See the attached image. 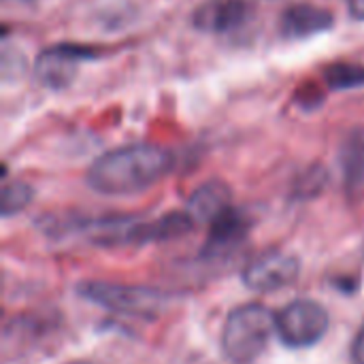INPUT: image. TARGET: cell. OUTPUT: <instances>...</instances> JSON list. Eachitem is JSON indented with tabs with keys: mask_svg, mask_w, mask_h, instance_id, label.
I'll return each mask as SVG.
<instances>
[{
	"mask_svg": "<svg viewBox=\"0 0 364 364\" xmlns=\"http://www.w3.org/2000/svg\"><path fill=\"white\" fill-rule=\"evenodd\" d=\"M94 58L92 49L85 47H75V45H58L47 49L38 62H36V73L43 83L49 87H62L68 85L70 79L75 77L77 64L81 60Z\"/></svg>",
	"mask_w": 364,
	"mask_h": 364,
	"instance_id": "cell-8",
	"label": "cell"
},
{
	"mask_svg": "<svg viewBox=\"0 0 364 364\" xmlns=\"http://www.w3.org/2000/svg\"><path fill=\"white\" fill-rule=\"evenodd\" d=\"M250 228H252V220L243 211H239L235 207H228L224 213H220L211 222L209 237H207V243L203 247V256L205 258H224V256H228L230 252H235L247 239Z\"/></svg>",
	"mask_w": 364,
	"mask_h": 364,
	"instance_id": "cell-6",
	"label": "cell"
},
{
	"mask_svg": "<svg viewBox=\"0 0 364 364\" xmlns=\"http://www.w3.org/2000/svg\"><path fill=\"white\" fill-rule=\"evenodd\" d=\"M350 354H352V363L364 364V322H363V326L358 328V333H356L354 341H352V350H350Z\"/></svg>",
	"mask_w": 364,
	"mask_h": 364,
	"instance_id": "cell-14",
	"label": "cell"
},
{
	"mask_svg": "<svg viewBox=\"0 0 364 364\" xmlns=\"http://www.w3.org/2000/svg\"><path fill=\"white\" fill-rule=\"evenodd\" d=\"M333 26V13L314 4H294L282 15V32L290 38H305Z\"/></svg>",
	"mask_w": 364,
	"mask_h": 364,
	"instance_id": "cell-9",
	"label": "cell"
},
{
	"mask_svg": "<svg viewBox=\"0 0 364 364\" xmlns=\"http://www.w3.org/2000/svg\"><path fill=\"white\" fill-rule=\"evenodd\" d=\"M324 81L331 90H352L364 85V66L360 64H333L324 70Z\"/></svg>",
	"mask_w": 364,
	"mask_h": 364,
	"instance_id": "cell-12",
	"label": "cell"
},
{
	"mask_svg": "<svg viewBox=\"0 0 364 364\" xmlns=\"http://www.w3.org/2000/svg\"><path fill=\"white\" fill-rule=\"evenodd\" d=\"M66 364H98V363H92V360H73V363H66Z\"/></svg>",
	"mask_w": 364,
	"mask_h": 364,
	"instance_id": "cell-16",
	"label": "cell"
},
{
	"mask_svg": "<svg viewBox=\"0 0 364 364\" xmlns=\"http://www.w3.org/2000/svg\"><path fill=\"white\" fill-rule=\"evenodd\" d=\"M301 260L294 254L271 250L252 260L243 271V284L252 292H275L299 279Z\"/></svg>",
	"mask_w": 364,
	"mask_h": 364,
	"instance_id": "cell-5",
	"label": "cell"
},
{
	"mask_svg": "<svg viewBox=\"0 0 364 364\" xmlns=\"http://www.w3.org/2000/svg\"><path fill=\"white\" fill-rule=\"evenodd\" d=\"M34 196V190L28 183L15 181V183H6L0 192V213L2 218H11L15 213H19L21 209H26L30 205Z\"/></svg>",
	"mask_w": 364,
	"mask_h": 364,
	"instance_id": "cell-13",
	"label": "cell"
},
{
	"mask_svg": "<svg viewBox=\"0 0 364 364\" xmlns=\"http://www.w3.org/2000/svg\"><path fill=\"white\" fill-rule=\"evenodd\" d=\"M341 164L346 171V183L352 192L364 190V132H356L348 139L341 149Z\"/></svg>",
	"mask_w": 364,
	"mask_h": 364,
	"instance_id": "cell-11",
	"label": "cell"
},
{
	"mask_svg": "<svg viewBox=\"0 0 364 364\" xmlns=\"http://www.w3.org/2000/svg\"><path fill=\"white\" fill-rule=\"evenodd\" d=\"M328 324V311L320 303L299 299L277 314V337L286 348L305 350L324 339Z\"/></svg>",
	"mask_w": 364,
	"mask_h": 364,
	"instance_id": "cell-4",
	"label": "cell"
},
{
	"mask_svg": "<svg viewBox=\"0 0 364 364\" xmlns=\"http://www.w3.org/2000/svg\"><path fill=\"white\" fill-rule=\"evenodd\" d=\"M171 164L173 156L158 145H126L100 156L87 171V183L105 196H130L158 183Z\"/></svg>",
	"mask_w": 364,
	"mask_h": 364,
	"instance_id": "cell-1",
	"label": "cell"
},
{
	"mask_svg": "<svg viewBox=\"0 0 364 364\" xmlns=\"http://www.w3.org/2000/svg\"><path fill=\"white\" fill-rule=\"evenodd\" d=\"M250 15L252 6L245 0H207L194 11L192 21L203 32L224 34L241 28Z\"/></svg>",
	"mask_w": 364,
	"mask_h": 364,
	"instance_id": "cell-7",
	"label": "cell"
},
{
	"mask_svg": "<svg viewBox=\"0 0 364 364\" xmlns=\"http://www.w3.org/2000/svg\"><path fill=\"white\" fill-rule=\"evenodd\" d=\"M348 9L354 19H364V0H348Z\"/></svg>",
	"mask_w": 364,
	"mask_h": 364,
	"instance_id": "cell-15",
	"label": "cell"
},
{
	"mask_svg": "<svg viewBox=\"0 0 364 364\" xmlns=\"http://www.w3.org/2000/svg\"><path fill=\"white\" fill-rule=\"evenodd\" d=\"M77 294L98 305L111 314L128 316V318H141V320H154L158 318L166 305L168 294L149 288V286H130V284H113V282H81L77 286Z\"/></svg>",
	"mask_w": 364,
	"mask_h": 364,
	"instance_id": "cell-3",
	"label": "cell"
},
{
	"mask_svg": "<svg viewBox=\"0 0 364 364\" xmlns=\"http://www.w3.org/2000/svg\"><path fill=\"white\" fill-rule=\"evenodd\" d=\"M230 205V188L224 181H209L200 186L188 200V211L194 220L213 222Z\"/></svg>",
	"mask_w": 364,
	"mask_h": 364,
	"instance_id": "cell-10",
	"label": "cell"
},
{
	"mask_svg": "<svg viewBox=\"0 0 364 364\" xmlns=\"http://www.w3.org/2000/svg\"><path fill=\"white\" fill-rule=\"evenodd\" d=\"M277 333V316L260 303H245L230 311L222 328V350L235 364L256 363Z\"/></svg>",
	"mask_w": 364,
	"mask_h": 364,
	"instance_id": "cell-2",
	"label": "cell"
}]
</instances>
